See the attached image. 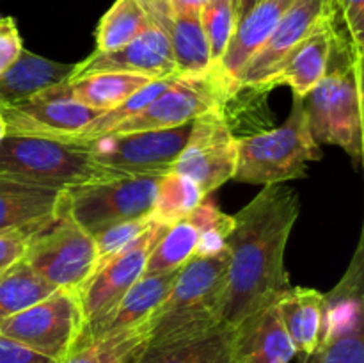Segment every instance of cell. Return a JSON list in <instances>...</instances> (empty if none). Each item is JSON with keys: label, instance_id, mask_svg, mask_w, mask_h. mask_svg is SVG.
<instances>
[{"label": "cell", "instance_id": "obj_38", "mask_svg": "<svg viewBox=\"0 0 364 363\" xmlns=\"http://www.w3.org/2000/svg\"><path fill=\"white\" fill-rule=\"evenodd\" d=\"M167 2H169L173 11L183 13V11H199L203 7V4H206L208 0H167Z\"/></svg>", "mask_w": 364, "mask_h": 363}, {"label": "cell", "instance_id": "obj_31", "mask_svg": "<svg viewBox=\"0 0 364 363\" xmlns=\"http://www.w3.org/2000/svg\"><path fill=\"white\" fill-rule=\"evenodd\" d=\"M205 198L201 187L192 178L169 171L156 185L151 216L156 223L171 226L176 221L187 217Z\"/></svg>", "mask_w": 364, "mask_h": 363}, {"label": "cell", "instance_id": "obj_30", "mask_svg": "<svg viewBox=\"0 0 364 363\" xmlns=\"http://www.w3.org/2000/svg\"><path fill=\"white\" fill-rule=\"evenodd\" d=\"M149 25L141 0H116L103 14L96 31L95 52H114L144 32Z\"/></svg>", "mask_w": 364, "mask_h": 363}, {"label": "cell", "instance_id": "obj_9", "mask_svg": "<svg viewBox=\"0 0 364 363\" xmlns=\"http://www.w3.org/2000/svg\"><path fill=\"white\" fill-rule=\"evenodd\" d=\"M23 258L53 287L77 292L95 273L98 256L92 235L75 223L63 199L57 219L31 242Z\"/></svg>", "mask_w": 364, "mask_h": 363}, {"label": "cell", "instance_id": "obj_28", "mask_svg": "<svg viewBox=\"0 0 364 363\" xmlns=\"http://www.w3.org/2000/svg\"><path fill=\"white\" fill-rule=\"evenodd\" d=\"M57 287L31 269L25 258L0 270V322L45 299Z\"/></svg>", "mask_w": 364, "mask_h": 363}, {"label": "cell", "instance_id": "obj_18", "mask_svg": "<svg viewBox=\"0 0 364 363\" xmlns=\"http://www.w3.org/2000/svg\"><path fill=\"white\" fill-rule=\"evenodd\" d=\"M295 354L276 302L249 313L231 331L233 363H290Z\"/></svg>", "mask_w": 364, "mask_h": 363}, {"label": "cell", "instance_id": "obj_2", "mask_svg": "<svg viewBox=\"0 0 364 363\" xmlns=\"http://www.w3.org/2000/svg\"><path fill=\"white\" fill-rule=\"evenodd\" d=\"M309 132L316 144L343 148L355 162L363 157V59L336 21L327 73L304 98Z\"/></svg>", "mask_w": 364, "mask_h": 363}, {"label": "cell", "instance_id": "obj_12", "mask_svg": "<svg viewBox=\"0 0 364 363\" xmlns=\"http://www.w3.org/2000/svg\"><path fill=\"white\" fill-rule=\"evenodd\" d=\"M167 228H169L167 224L155 221L134 244L109 260L105 265L98 267L91 278L78 288L77 295L84 319L78 344L109 315L110 310L130 290L132 285L144 274L146 260L156 242L164 237Z\"/></svg>", "mask_w": 364, "mask_h": 363}, {"label": "cell", "instance_id": "obj_19", "mask_svg": "<svg viewBox=\"0 0 364 363\" xmlns=\"http://www.w3.org/2000/svg\"><path fill=\"white\" fill-rule=\"evenodd\" d=\"M333 2V0H331ZM336 32L334 6L331 13L320 21L318 27L290 53L283 66L265 80L259 93H267L277 85H290L294 96L306 98L308 93L318 84L327 73Z\"/></svg>", "mask_w": 364, "mask_h": 363}, {"label": "cell", "instance_id": "obj_24", "mask_svg": "<svg viewBox=\"0 0 364 363\" xmlns=\"http://www.w3.org/2000/svg\"><path fill=\"white\" fill-rule=\"evenodd\" d=\"M63 199L64 191L0 178V231L53 219Z\"/></svg>", "mask_w": 364, "mask_h": 363}, {"label": "cell", "instance_id": "obj_27", "mask_svg": "<svg viewBox=\"0 0 364 363\" xmlns=\"http://www.w3.org/2000/svg\"><path fill=\"white\" fill-rule=\"evenodd\" d=\"M151 319L139 326L89 340L78 345L60 363H132L149 338Z\"/></svg>", "mask_w": 364, "mask_h": 363}, {"label": "cell", "instance_id": "obj_6", "mask_svg": "<svg viewBox=\"0 0 364 363\" xmlns=\"http://www.w3.org/2000/svg\"><path fill=\"white\" fill-rule=\"evenodd\" d=\"M164 174H123L64 191V209L89 235L124 221L151 216L156 185Z\"/></svg>", "mask_w": 364, "mask_h": 363}, {"label": "cell", "instance_id": "obj_10", "mask_svg": "<svg viewBox=\"0 0 364 363\" xmlns=\"http://www.w3.org/2000/svg\"><path fill=\"white\" fill-rule=\"evenodd\" d=\"M192 121L162 130L107 134L77 146H82L92 160L123 174H166L187 144Z\"/></svg>", "mask_w": 364, "mask_h": 363}, {"label": "cell", "instance_id": "obj_29", "mask_svg": "<svg viewBox=\"0 0 364 363\" xmlns=\"http://www.w3.org/2000/svg\"><path fill=\"white\" fill-rule=\"evenodd\" d=\"M199 230L194 217L188 214L183 219L176 221L167 228L164 237L156 242L153 251L146 260L144 274H166L180 270L185 263L196 256Z\"/></svg>", "mask_w": 364, "mask_h": 363}, {"label": "cell", "instance_id": "obj_13", "mask_svg": "<svg viewBox=\"0 0 364 363\" xmlns=\"http://www.w3.org/2000/svg\"><path fill=\"white\" fill-rule=\"evenodd\" d=\"M237 167V137L231 132L224 107L208 110L192 121L187 144L174 162L176 173L192 178L203 194L233 180Z\"/></svg>", "mask_w": 364, "mask_h": 363}, {"label": "cell", "instance_id": "obj_8", "mask_svg": "<svg viewBox=\"0 0 364 363\" xmlns=\"http://www.w3.org/2000/svg\"><path fill=\"white\" fill-rule=\"evenodd\" d=\"M84 327L75 290L57 288L36 305L0 322V335L60 363L77 347Z\"/></svg>", "mask_w": 364, "mask_h": 363}, {"label": "cell", "instance_id": "obj_14", "mask_svg": "<svg viewBox=\"0 0 364 363\" xmlns=\"http://www.w3.org/2000/svg\"><path fill=\"white\" fill-rule=\"evenodd\" d=\"M100 114L75 102L68 95L66 80L48 85L20 103L0 107L7 135H38L55 141L77 134Z\"/></svg>", "mask_w": 364, "mask_h": 363}, {"label": "cell", "instance_id": "obj_40", "mask_svg": "<svg viewBox=\"0 0 364 363\" xmlns=\"http://www.w3.org/2000/svg\"><path fill=\"white\" fill-rule=\"evenodd\" d=\"M6 137H7V125L6 121H4V117L0 116V144H2V141Z\"/></svg>", "mask_w": 364, "mask_h": 363}, {"label": "cell", "instance_id": "obj_39", "mask_svg": "<svg viewBox=\"0 0 364 363\" xmlns=\"http://www.w3.org/2000/svg\"><path fill=\"white\" fill-rule=\"evenodd\" d=\"M259 0H235V13H237V23L258 4Z\"/></svg>", "mask_w": 364, "mask_h": 363}, {"label": "cell", "instance_id": "obj_16", "mask_svg": "<svg viewBox=\"0 0 364 363\" xmlns=\"http://www.w3.org/2000/svg\"><path fill=\"white\" fill-rule=\"evenodd\" d=\"M102 71L137 73L153 80L180 75L169 38L153 21H149L144 32L121 48L114 52H92L87 59L75 64L70 80Z\"/></svg>", "mask_w": 364, "mask_h": 363}, {"label": "cell", "instance_id": "obj_7", "mask_svg": "<svg viewBox=\"0 0 364 363\" xmlns=\"http://www.w3.org/2000/svg\"><path fill=\"white\" fill-rule=\"evenodd\" d=\"M326 295L322 337L311 363H364L363 237L340 283Z\"/></svg>", "mask_w": 364, "mask_h": 363}, {"label": "cell", "instance_id": "obj_3", "mask_svg": "<svg viewBox=\"0 0 364 363\" xmlns=\"http://www.w3.org/2000/svg\"><path fill=\"white\" fill-rule=\"evenodd\" d=\"M230 253L194 256L180 270L169 294L151 317L148 342L171 340L223 322Z\"/></svg>", "mask_w": 364, "mask_h": 363}, {"label": "cell", "instance_id": "obj_35", "mask_svg": "<svg viewBox=\"0 0 364 363\" xmlns=\"http://www.w3.org/2000/svg\"><path fill=\"white\" fill-rule=\"evenodd\" d=\"M153 223H155L153 216H144L139 217V219L114 224V226H109L105 230L98 231L96 235H92L96 246V256H98V260H96V269L105 265L109 260H112L114 256L124 251L128 246L134 244Z\"/></svg>", "mask_w": 364, "mask_h": 363}, {"label": "cell", "instance_id": "obj_4", "mask_svg": "<svg viewBox=\"0 0 364 363\" xmlns=\"http://www.w3.org/2000/svg\"><path fill=\"white\" fill-rule=\"evenodd\" d=\"M123 173L96 162L82 146L38 135H7L0 144V178L66 189L112 180Z\"/></svg>", "mask_w": 364, "mask_h": 363}, {"label": "cell", "instance_id": "obj_5", "mask_svg": "<svg viewBox=\"0 0 364 363\" xmlns=\"http://www.w3.org/2000/svg\"><path fill=\"white\" fill-rule=\"evenodd\" d=\"M322 159V149L309 132L304 98L294 96L288 120L279 128L237 139L233 180L274 185L304 178L306 164Z\"/></svg>", "mask_w": 364, "mask_h": 363}, {"label": "cell", "instance_id": "obj_33", "mask_svg": "<svg viewBox=\"0 0 364 363\" xmlns=\"http://www.w3.org/2000/svg\"><path fill=\"white\" fill-rule=\"evenodd\" d=\"M199 20L208 41L212 66H215L226 52L237 27L235 0H208L199 9Z\"/></svg>", "mask_w": 364, "mask_h": 363}, {"label": "cell", "instance_id": "obj_17", "mask_svg": "<svg viewBox=\"0 0 364 363\" xmlns=\"http://www.w3.org/2000/svg\"><path fill=\"white\" fill-rule=\"evenodd\" d=\"M291 2L294 0H259L237 23L226 52L219 63L212 66L226 85L230 98L238 93V80L244 68L270 38Z\"/></svg>", "mask_w": 364, "mask_h": 363}, {"label": "cell", "instance_id": "obj_34", "mask_svg": "<svg viewBox=\"0 0 364 363\" xmlns=\"http://www.w3.org/2000/svg\"><path fill=\"white\" fill-rule=\"evenodd\" d=\"M191 216L194 217L199 230L196 256H213L223 253L226 249L228 237L233 231V216L224 214L223 210L217 209L215 203L208 201L206 198L192 210Z\"/></svg>", "mask_w": 364, "mask_h": 363}, {"label": "cell", "instance_id": "obj_22", "mask_svg": "<svg viewBox=\"0 0 364 363\" xmlns=\"http://www.w3.org/2000/svg\"><path fill=\"white\" fill-rule=\"evenodd\" d=\"M176 276L178 270L166 274H151V276L142 274V276L132 285L130 290L121 298V301L110 310L109 315H107L78 345L85 344V342L89 340H95V338L98 337H103V335L117 333V331H123L127 330V327L139 326V324L151 319V317L155 315L156 310H159V306L162 305L164 299H166V295L169 294Z\"/></svg>", "mask_w": 364, "mask_h": 363}, {"label": "cell", "instance_id": "obj_36", "mask_svg": "<svg viewBox=\"0 0 364 363\" xmlns=\"http://www.w3.org/2000/svg\"><path fill=\"white\" fill-rule=\"evenodd\" d=\"M55 219L57 217L0 231V270L23 258L31 242Z\"/></svg>", "mask_w": 364, "mask_h": 363}, {"label": "cell", "instance_id": "obj_32", "mask_svg": "<svg viewBox=\"0 0 364 363\" xmlns=\"http://www.w3.org/2000/svg\"><path fill=\"white\" fill-rule=\"evenodd\" d=\"M176 77H169V78H159V80L149 82L148 85H144L142 89H139L135 95H132L130 98L127 100L124 103H121L119 107L110 110H103L100 116H96L95 120L89 121L82 130H78L77 134L70 135V137L63 139V142H68V144H82V142L92 141L96 137H102L105 135L110 128H114L116 125H119L121 121L128 120L134 114H137L139 110L144 109L148 103H151L171 82L174 80Z\"/></svg>", "mask_w": 364, "mask_h": 363}, {"label": "cell", "instance_id": "obj_26", "mask_svg": "<svg viewBox=\"0 0 364 363\" xmlns=\"http://www.w3.org/2000/svg\"><path fill=\"white\" fill-rule=\"evenodd\" d=\"M149 82H153V78L144 75L102 71L66 80V89L75 102L103 112L119 107Z\"/></svg>", "mask_w": 364, "mask_h": 363}, {"label": "cell", "instance_id": "obj_37", "mask_svg": "<svg viewBox=\"0 0 364 363\" xmlns=\"http://www.w3.org/2000/svg\"><path fill=\"white\" fill-rule=\"evenodd\" d=\"M23 50L16 20L13 16L0 18V75L20 59Z\"/></svg>", "mask_w": 364, "mask_h": 363}, {"label": "cell", "instance_id": "obj_1", "mask_svg": "<svg viewBox=\"0 0 364 363\" xmlns=\"http://www.w3.org/2000/svg\"><path fill=\"white\" fill-rule=\"evenodd\" d=\"M299 196L283 184L265 185L233 216L226 241L230 253L223 322L233 327L249 313L274 305L291 288L284 269V251L299 217Z\"/></svg>", "mask_w": 364, "mask_h": 363}, {"label": "cell", "instance_id": "obj_15", "mask_svg": "<svg viewBox=\"0 0 364 363\" xmlns=\"http://www.w3.org/2000/svg\"><path fill=\"white\" fill-rule=\"evenodd\" d=\"M331 9V0H294L270 38L244 68L238 80V91L251 89L259 93L267 78L283 66L290 53L318 27Z\"/></svg>", "mask_w": 364, "mask_h": 363}, {"label": "cell", "instance_id": "obj_20", "mask_svg": "<svg viewBox=\"0 0 364 363\" xmlns=\"http://www.w3.org/2000/svg\"><path fill=\"white\" fill-rule=\"evenodd\" d=\"M149 21L167 34L180 75H205L212 70L208 41L203 32L199 11L176 13L167 0H141Z\"/></svg>", "mask_w": 364, "mask_h": 363}, {"label": "cell", "instance_id": "obj_11", "mask_svg": "<svg viewBox=\"0 0 364 363\" xmlns=\"http://www.w3.org/2000/svg\"><path fill=\"white\" fill-rule=\"evenodd\" d=\"M228 98L230 95L226 85L213 70L196 77L178 75L151 103L110 128L107 134H130L180 127L208 110L224 107Z\"/></svg>", "mask_w": 364, "mask_h": 363}, {"label": "cell", "instance_id": "obj_25", "mask_svg": "<svg viewBox=\"0 0 364 363\" xmlns=\"http://www.w3.org/2000/svg\"><path fill=\"white\" fill-rule=\"evenodd\" d=\"M73 66L23 50L20 59L0 75V107L20 103L48 85L70 80Z\"/></svg>", "mask_w": 364, "mask_h": 363}, {"label": "cell", "instance_id": "obj_21", "mask_svg": "<svg viewBox=\"0 0 364 363\" xmlns=\"http://www.w3.org/2000/svg\"><path fill=\"white\" fill-rule=\"evenodd\" d=\"M231 331L224 322L164 342H146L132 363H233Z\"/></svg>", "mask_w": 364, "mask_h": 363}, {"label": "cell", "instance_id": "obj_23", "mask_svg": "<svg viewBox=\"0 0 364 363\" xmlns=\"http://www.w3.org/2000/svg\"><path fill=\"white\" fill-rule=\"evenodd\" d=\"M276 308L295 351L309 358L322 337L326 295L315 288L291 287L277 299Z\"/></svg>", "mask_w": 364, "mask_h": 363}]
</instances>
